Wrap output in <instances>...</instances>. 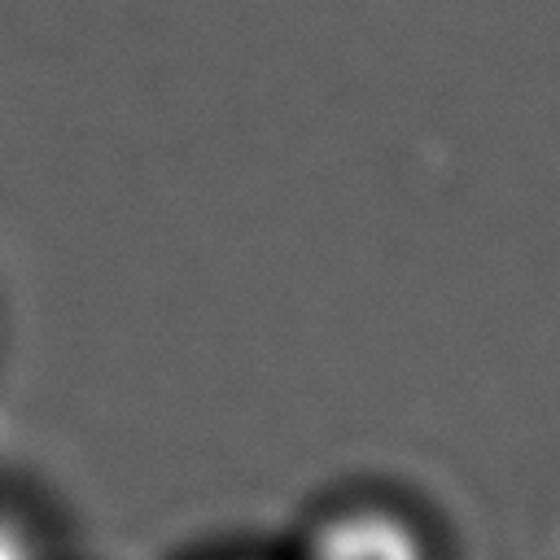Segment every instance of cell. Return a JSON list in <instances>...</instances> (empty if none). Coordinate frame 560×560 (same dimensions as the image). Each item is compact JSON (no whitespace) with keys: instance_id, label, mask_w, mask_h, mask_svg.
Masks as SVG:
<instances>
[{"instance_id":"6da1fadb","label":"cell","mask_w":560,"mask_h":560,"mask_svg":"<svg viewBox=\"0 0 560 560\" xmlns=\"http://www.w3.org/2000/svg\"><path fill=\"white\" fill-rule=\"evenodd\" d=\"M302 560H433V547L402 508L363 499L319 516L302 542Z\"/></svg>"},{"instance_id":"7a4b0ae2","label":"cell","mask_w":560,"mask_h":560,"mask_svg":"<svg viewBox=\"0 0 560 560\" xmlns=\"http://www.w3.org/2000/svg\"><path fill=\"white\" fill-rule=\"evenodd\" d=\"M0 560H44L35 529L18 512H4V508H0Z\"/></svg>"}]
</instances>
